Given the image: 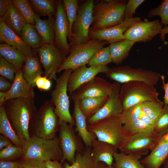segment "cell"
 <instances>
[{
  "instance_id": "680465c9",
  "label": "cell",
  "mask_w": 168,
  "mask_h": 168,
  "mask_svg": "<svg viewBox=\"0 0 168 168\" xmlns=\"http://www.w3.org/2000/svg\"><path fill=\"white\" fill-rule=\"evenodd\" d=\"M7 92L0 91V106L2 105L5 102V97Z\"/></svg>"
},
{
  "instance_id": "d6a6232c",
  "label": "cell",
  "mask_w": 168,
  "mask_h": 168,
  "mask_svg": "<svg viewBox=\"0 0 168 168\" xmlns=\"http://www.w3.org/2000/svg\"><path fill=\"white\" fill-rule=\"evenodd\" d=\"M21 37L26 45L36 50L46 44L34 26L27 22L22 29Z\"/></svg>"
},
{
  "instance_id": "cb8c5ba5",
  "label": "cell",
  "mask_w": 168,
  "mask_h": 168,
  "mask_svg": "<svg viewBox=\"0 0 168 168\" xmlns=\"http://www.w3.org/2000/svg\"><path fill=\"white\" fill-rule=\"evenodd\" d=\"M118 149L109 143L94 139L91 146V152L95 160L109 166H112L114 155L118 152Z\"/></svg>"
},
{
  "instance_id": "6da1fadb",
  "label": "cell",
  "mask_w": 168,
  "mask_h": 168,
  "mask_svg": "<svg viewBox=\"0 0 168 168\" xmlns=\"http://www.w3.org/2000/svg\"><path fill=\"white\" fill-rule=\"evenodd\" d=\"M3 106L6 115L16 134L24 143L30 138L29 125L37 110L34 99L20 97L6 101Z\"/></svg>"
},
{
  "instance_id": "44dd1931",
  "label": "cell",
  "mask_w": 168,
  "mask_h": 168,
  "mask_svg": "<svg viewBox=\"0 0 168 168\" xmlns=\"http://www.w3.org/2000/svg\"><path fill=\"white\" fill-rule=\"evenodd\" d=\"M0 40L15 48L26 57L37 55L36 50L26 45L21 37L9 28L0 18Z\"/></svg>"
},
{
  "instance_id": "6125c7cd",
  "label": "cell",
  "mask_w": 168,
  "mask_h": 168,
  "mask_svg": "<svg viewBox=\"0 0 168 168\" xmlns=\"http://www.w3.org/2000/svg\"><path fill=\"white\" fill-rule=\"evenodd\" d=\"M24 168V167H23L22 166L20 167V168Z\"/></svg>"
},
{
  "instance_id": "52a82bcc",
  "label": "cell",
  "mask_w": 168,
  "mask_h": 168,
  "mask_svg": "<svg viewBox=\"0 0 168 168\" xmlns=\"http://www.w3.org/2000/svg\"><path fill=\"white\" fill-rule=\"evenodd\" d=\"M72 70L64 71L57 78L54 89L51 93V101L54 106L55 112L59 121L66 122L72 126L75 124V120L70 112V101L68 94L67 83Z\"/></svg>"
},
{
  "instance_id": "7c38bea8",
  "label": "cell",
  "mask_w": 168,
  "mask_h": 168,
  "mask_svg": "<svg viewBox=\"0 0 168 168\" xmlns=\"http://www.w3.org/2000/svg\"><path fill=\"white\" fill-rule=\"evenodd\" d=\"M161 135L154 131L130 135L119 149L126 154L146 155L155 147Z\"/></svg>"
},
{
  "instance_id": "681fc988",
  "label": "cell",
  "mask_w": 168,
  "mask_h": 168,
  "mask_svg": "<svg viewBox=\"0 0 168 168\" xmlns=\"http://www.w3.org/2000/svg\"><path fill=\"white\" fill-rule=\"evenodd\" d=\"M21 161H8L0 160V168H19L22 167Z\"/></svg>"
},
{
  "instance_id": "8d00e7d4",
  "label": "cell",
  "mask_w": 168,
  "mask_h": 168,
  "mask_svg": "<svg viewBox=\"0 0 168 168\" xmlns=\"http://www.w3.org/2000/svg\"><path fill=\"white\" fill-rule=\"evenodd\" d=\"M63 1L69 23V37L68 40L69 41L72 36V26L77 17L79 1L77 0H63Z\"/></svg>"
},
{
  "instance_id": "83f0119b",
  "label": "cell",
  "mask_w": 168,
  "mask_h": 168,
  "mask_svg": "<svg viewBox=\"0 0 168 168\" xmlns=\"http://www.w3.org/2000/svg\"><path fill=\"white\" fill-rule=\"evenodd\" d=\"M0 18L9 28L21 36L22 29L27 22L13 3L6 14Z\"/></svg>"
},
{
  "instance_id": "d4e9b609",
  "label": "cell",
  "mask_w": 168,
  "mask_h": 168,
  "mask_svg": "<svg viewBox=\"0 0 168 168\" xmlns=\"http://www.w3.org/2000/svg\"><path fill=\"white\" fill-rule=\"evenodd\" d=\"M22 70L24 78L29 85L34 87L35 86V79L44 73L37 55L26 57Z\"/></svg>"
},
{
  "instance_id": "ab89813d",
  "label": "cell",
  "mask_w": 168,
  "mask_h": 168,
  "mask_svg": "<svg viewBox=\"0 0 168 168\" xmlns=\"http://www.w3.org/2000/svg\"><path fill=\"white\" fill-rule=\"evenodd\" d=\"M24 154L23 148L14 144L3 148L0 151V160L8 161H15L22 158Z\"/></svg>"
},
{
  "instance_id": "ac0fdd59",
  "label": "cell",
  "mask_w": 168,
  "mask_h": 168,
  "mask_svg": "<svg viewBox=\"0 0 168 168\" xmlns=\"http://www.w3.org/2000/svg\"><path fill=\"white\" fill-rule=\"evenodd\" d=\"M114 87V82L111 83L104 79L96 77L79 87L73 94L80 100L87 97L109 96Z\"/></svg>"
},
{
  "instance_id": "f6af8a7d",
  "label": "cell",
  "mask_w": 168,
  "mask_h": 168,
  "mask_svg": "<svg viewBox=\"0 0 168 168\" xmlns=\"http://www.w3.org/2000/svg\"><path fill=\"white\" fill-rule=\"evenodd\" d=\"M17 70L11 63L0 56V74L13 82Z\"/></svg>"
},
{
  "instance_id": "9c48e42d",
  "label": "cell",
  "mask_w": 168,
  "mask_h": 168,
  "mask_svg": "<svg viewBox=\"0 0 168 168\" xmlns=\"http://www.w3.org/2000/svg\"><path fill=\"white\" fill-rule=\"evenodd\" d=\"M105 74L109 79L120 84L140 81L154 86L157 84L161 76L151 70L133 68L128 65L112 67Z\"/></svg>"
},
{
  "instance_id": "91938a15",
  "label": "cell",
  "mask_w": 168,
  "mask_h": 168,
  "mask_svg": "<svg viewBox=\"0 0 168 168\" xmlns=\"http://www.w3.org/2000/svg\"><path fill=\"white\" fill-rule=\"evenodd\" d=\"M163 168H168V156L163 163Z\"/></svg>"
},
{
  "instance_id": "db71d44e",
  "label": "cell",
  "mask_w": 168,
  "mask_h": 168,
  "mask_svg": "<svg viewBox=\"0 0 168 168\" xmlns=\"http://www.w3.org/2000/svg\"><path fill=\"white\" fill-rule=\"evenodd\" d=\"M168 75V72H167ZM161 79L162 81V88L164 90L165 92V94L163 97L164 102V104H166L168 105V82L166 83L165 82V77L163 75H161Z\"/></svg>"
},
{
  "instance_id": "60d3db41",
  "label": "cell",
  "mask_w": 168,
  "mask_h": 168,
  "mask_svg": "<svg viewBox=\"0 0 168 168\" xmlns=\"http://www.w3.org/2000/svg\"><path fill=\"white\" fill-rule=\"evenodd\" d=\"M154 131L162 135L168 131V105L164 104L163 110L154 122Z\"/></svg>"
},
{
  "instance_id": "d6986e66",
  "label": "cell",
  "mask_w": 168,
  "mask_h": 168,
  "mask_svg": "<svg viewBox=\"0 0 168 168\" xmlns=\"http://www.w3.org/2000/svg\"><path fill=\"white\" fill-rule=\"evenodd\" d=\"M120 84L114 82L112 91L103 106L95 114L87 121V124L120 115L123 108L119 99V93L121 88Z\"/></svg>"
},
{
  "instance_id": "8fae6325",
  "label": "cell",
  "mask_w": 168,
  "mask_h": 168,
  "mask_svg": "<svg viewBox=\"0 0 168 168\" xmlns=\"http://www.w3.org/2000/svg\"><path fill=\"white\" fill-rule=\"evenodd\" d=\"M58 139L63 153L61 163L67 161L72 164L75 160L76 153H82L83 148L80 137L76 135L73 126L64 121H58Z\"/></svg>"
},
{
  "instance_id": "bcb514c9",
  "label": "cell",
  "mask_w": 168,
  "mask_h": 168,
  "mask_svg": "<svg viewBox=\"0 0 168 168\" xmlns=\"http://www.w3.org/2000/svg\"><path fill=\"white\" fill-rule=\"evenodd\" d=\"M144 1V0H128L124 11V19L133 17V15L136 13L137 8Z\"/></svg>"
},
{
  "instance_id": "e0dca14e",
  "label": "cell",
  "mask_w": 168,
  "mask_h": 168,
  "mask_svg": "<svg viewBox=\"0 0 168 168\" xmlns=\"http://www.w3.org/2000/svg\"><path fill=\"white\" fill-rule=\"evenodd\" d=\"M110 69L107 65L88 67L84 65L72 70L67 83V90L70 96H72L79 87L95 78L98 74L106 73Z\"/></svg>"
},
{
  "instance_id": "1f68e13d",
  "label": "cell",
  "mask_w": 168,
  "mask_h": 168,
  "mask_svg": "<svg viewBox=\"0 0 168 168\" xmlns=\"http://www.w3.org/2000/svg\"><path fill=\"white\" fill-rule=\"evenodd\" d=\"M142 157L139 155L117 152L114 155V162L112 166L114 168H145L141 162Z\"/></svg>"
},
{
  "instance_id": "7bdbcfd3",
  "label": "cell",
  "mask_w": 168,
  "mask_h": 168,
  "mask_svg": "<svg viewBox=\"0 0 168 168\" xmlns=\"http://www.w3.org/2000/svg\"><path fill=\"white\" fill-rule=\"evenodd\" d=\"M142 112L141 103L124 109L120 114L122 123L125 124L138 119Z\"/></svg>"
},
{
  "instance_id": "be15d7a7",
  "label": "cell",
  "mask_w": 168,
  "mask_h": 168,
  "mask_svg": "<svg viewBox=\"0 0 168 168\" xmlns=\"http://www.w3.org/2000/svg\"><path fill=\"white\" fill-rule=\"evenodd\" d=\"M167 72H168V71H167Z\"/></svg>"
},
{
  "instance_id": "f5cc1de1",
  "label": "cell",
  "mask_w": 168,
  "mask_h": 168,
  "mask_svg": "<svg viewBox=\"0 0 168 168\" xmlns=\"http://www.w3.org/2000/svg\"><path fill=\"white\" fill-rule=\"evenodd\" d=\"M12 144L13 143L9 138L3 135L0 134V150Z\"/></svg>"
},
{
  "instance_id": "836d02e7",
  "label": "cell",
  "mask_w": 168,
  "mask_h": 168,
  "mask_svg": "<svg viewBox=\"0 0 168 168\" xmlns=\"http://www.w3.org/2000/svg\"><path fill=\"white\" fill-rule=\"evenodd\" d=\"M0 133L9 138L13 144L23 148L24 143L11 125L2 105L0 106Z\"/></svg>"
},
{
  "instance_id": "4316f807",
  "label": "cell",
  "mask_w": 168,
  "mask_h": 168,
  "mask_svg": "<svg viewBox=\"0 0 168 168\" xmlns=\"http://www.w3.org/2000/svg\"><path fill=\"white\" fill-rule=\"evenodd\" d=\"M104 163L96 162L91 152V147H86L82 153L77 152L71 165L66 162L65 168H103Z\"/></svg>"
},
{
  "instance_id": "816d5d0a",
  "label": "cell",
  "mask_w": 168,
  "mask_h": 168,
  "mask_svg": "<svg viewBox=\"0 0 168 168\" xmlns=\"http://www.w3.org/2000/svg\"><path fill=\"white\" fill-rule=\"evenodd\" d=\"M12 82L5 77H0V91L7 92L11 88Z\"/></svg>"
},
{
  "instance_id": "7dc6e473",
  "label": "cell",
  "mask_w": 168,
  "mask_h": 168,
  "mask_svg": "<svg viewBox=\"0 0 168 168\" xmlns=\"http://www.w3.org/2000/svg\"><path fill=\"white\" fill-rule=\"evenodd\" d=\"M22 166L24 168H46L45 161L32 159H21L20 161Z\"/></svg>"
},
{
  "instance_id": "9a60e30c",
  "label": "cell",
  "mask_w": 168,
  "mask_h": 168,
  "mask_svg": "<svg viewBox=\"0 0 168 168\" xmlns=\"http://www.w3.org/2000/svg\"><path fill=\"white\" fill-rule=\"evenodd\" d=\"M163 26L159 19L149 21H141L133 25L124 32V38L135 42H148L160 34Z\"/></svg>"
},
{
  "instance_id": "ffe728a7",
  "label": "cell",
  "mask_w": 168,
  "mask_h": 168,
  "mask_svg": "<svg viewBox=\"0 0 168 168\" xmlns=\"http://www.w3.org/2000/svg\"><path fill=\"white\" fill-rule=\"evenodd\" d=\"M150 153L141 160L145 168H160L168 156V131L161 136Z\"/></svg>"
},
{
  "instance_id": "b9f144b4",
  "label": "cell",
  "mask_w": 168,
  "mask_h": 168,
  "mask_svg": "<svg viewBox=\"0 0 168 168\" xmlns=\"http://www.w3.org/2000/svg\"><path fill=\"white\" fill-rule=\"evenodd\" d=\"M159 16L161 22L164 27L168 25V0H162L157 7L151 9L148 13V17Z\"/></svg>"
},
{
  "instance_id": "f907efd6",
  "label": "cell",
  "mask_w": 168,
  "mask_h": 168,
  "mask_svg": "<svg viewBox=\"0 0 168 168\" xmlns=\"http://www.w3.org/2000/svg\"><path fill=\"white\" fill-rule=\"evenodd\" d=\"M12 3V0H0V18L6 14Z\"/></svg>"
},
{
  "instance_id": "f35d334b",
  "label": "cell",
  "mask_w": 168,
  "mask_h": 168,
  "mask_svg": "<svg viewBox=\"0 0 168 168\" xmlns=\"http://www.w3.org/2000/svg\"><path fill=\"white\" fill-rule=\"evenodd\" d=\"M13 3L19 10L26 22L33 26L35 25L34 20L35 12L29 1L27 0H13Z\"/></svg>"
},
{
  "instance_id": "c3c4849f",
  "label": "cell",
  "mask_w": 168,
  "mask_h": 168,
  "mask_svg": "<svg viewBox=\"0 0 168 168\" xmlns=\"http://www.w3.org/2000/svg\"><path fill=\"white\" fill-rule=\"evenodd\" d=\"M51 79L45 76H40L35 79V86L40 90L44 91H49L52 86V82Z\"/></svg>"
},
{
  "instance_id": "30bf717a",
  "label": "cell",
  "mask_w": 168,
  "mask_h": 168,
  "mask_svg": "<svg viewBox=\"0 0 168 168\" xmlns=\"http://www.w3.org/2000/svg\"><path fill=\"white\" fill-rule=\"evenodd\" d=\"M94 2L93 0H86L79 4L77 17L72 26L69 41L71 48L90 40L89 32L92 21Z\"/></svg>"
},
{
  "instance_id": "7a4b0ae2",
  "label": "cell",
  "mask_w": 168,
  "mask_h": 168,
  "mask_svg": "<svg viewBox=\"0 0 168 168\" xmlns=\"http://www.w3.org/2000/svg\"><path fill=\"white\" fill-rule=\"evenodd\" d=\"M127 2L124 0H101L94 4L90 29H102L122 23L125 20L124 13Z\"/></svg>"
},
{
  "instance_id": "484cf974",
  "label": "cell",
  "mask_w": 168,
  "mask_h": 168,
  "mask_svg": "<svg viewBox=\"0 0 168 168\" xmlns=\"http://www.w3.org/2000/svg\"><path fill=\"white\" fill-rule=\"evenodd\" d=\"M54 17V16L50 17L42 20L35 13L34 15L35 25L34 27L46 44L52 45H55L53 26Z\"/></svg>"
},
{
  "instance_id": "4dcf8cb0",
  "label": "cell",
  "mask_w": 168,
  "mask_h": 168,
  "mask_svg": "<svg viewBox=\"0 0 168 168\" xmlns=\"http://www.w3.org/2000/svg\"><path fill=\"white\" fill-rule=\"evenodd\" d=\"M109 96L87 97L79 100L80 108L87 121L103 106Z\"/></svg>"
},
{
  "instance_id": "ee69618b",
  "label": "cell",
  "mask_w": 168,
  "mask_h": 168,
  "mask_svg": "<svg viewBox=\"0 0 168 168\" xmlns=\"http://www.w3.org/2000/svg\"><path fill=\"white\" fill-rule=\"evenodd\" d=\"M124 127L130 135L138 133L154 132V128L153 126L144 124L139 119L124 124Z\"/></svg>"
},
{
  "instance_id": "f546056e",
  "label": "cell",
  "mask_w": 168,
  "mask_h": 168,
  "mask_svg": "<svg viewBox=\"0 0 168 168\" xmlns=\"http://www.w3.org/2000/svg\"><path fill=\"white\" fill-rule=\"evenodd\" d=\"M0 55L17 70L22 69L26 58L16 48L5 43L0 44Z\"/></svg>"
},
{
  "instance_id": "5b68a950",
  "label": "cell",
  "mask_w": 168,
  "mask_h": 168,
  "mask_svg": "<svg viewBox=\"0 0 168 168\" xmlns=\"http://www.w3.org/2000/svg\"><path fill=\"white\" fill-rule=\"evenodd\" d=\"M23 148L24 154L21 159L61 161L63 158L59 139L56 136L51 139L31 136L28 140L24 142Z\"/></svg>"
},
{
  "instance_id": "d590c367",
  "label": "cell",
  "mask_w": 168,
  "mask_h": 168,
  "mask_svg": "<svg viewBox=\"0 0 168 168\" xmlns=\"http://www.w3.org/2000/svg\"><path fill=\"white\" fill-rule=\"evenodd\" d=\"M142 111L154 122L161 112L164 102L158 98L141 103Z\"/></svg>"
},
{
  "instance_id": "3957f363",
  "label": "cell",
  "mask_w": 168,
  "mask_h": 168,
  "mask_svg": "<svg viewBox=\"0 0 168 168\" xmlns=\"http://www.w3.org/2000/svg\"><path fill=\"white\" fill-rule=\"evenodd\" d=\"M87 128L97 140L112 144L118 149L130 135L124 128L120 115L87 124Z\"/></svg>"
},
{
  "instance_id": "e575fe53",
  "label": "cell",
  "mask_w": 168,
  "mask_h": 168,
  "mask_svg": "<svg viewBox=\"0 0 168 168\" xmlns=\"http://www.w3.org/2000/svg\"><path fill=\"white\" fill-rule=\"evenodd\" d=\"M29 2L34 12L39 16H55L57 2L54 0H30Z\"/></svg>"
},
{
  "instance_id": "7402d4cb",
  "label": "cell",
  "mask_w": 168,
  "mask_h": 168,
  "mask_svg": "<svg viewBox=\"0 0 168 168\" xmlns=\"http://www.w3.org/2000/svg\"><path fill=\"white\" fill-rule=\"evenodd\" d=\"M71 96L74 103L73 115L76 126L75 131L78 133L86 147H91L93 141L96 138V136L87 129V120L80 108L78 99L73 94Z\"/></svg>"
},
{
  "instance_id": "f1b7e54d",
  "label": "cell",
  "mask_w": 168,
  "mask_h": 168,
  "mask_svg": "<svg viewBox=\"0 0 168 168\" xmlns=\"http://www.w3.org/2000/svg\"><path fill=\"white\" fill-rule=\"evenodd\" d=\"M135 43L124 39L110 44L109 47L112 62L117 65L120 64L127 58L131 49Z\"/></svg>"
},
{
  "instance_id": "74e56055",
  "label": "cell",
  "mask_w": 168,
  "mask_h": 168,
  "mask_svg": "<svg viewBox=\"0 0 168 168\" xmlns=\"http://www.w3.org/2000/svg\"><path fill=\"white\" fill-rule=\"evenodd\" d=\"M112 62L109 46L103 47L97 51L88 63L89 66L107 65Z\"/></svg>"
},
{
  "instance_id": "2e32d148",
  "label": "cell",
  "mask_w": 168,
  "mask_h": 168,
  "mask_svg": "<svg viewBox=\"0 0 168 168\" xmlns=\"http://www.w3.org/2000/svg\"><path fill=\"white\" fill-rule=\"evenodd\" d=\"M140 17L125 19L121 23L114 26L100 30L89 29V37L91 39H98L107 42L108 44L124 40V32L133 25L141 21Z\"/></svg>"
},
{
  "instance_id": "277c9868",
  "label": "cell",
  "mask_w": 168,
  "mask_h": 168,
  "mask_svg": "<svg viewBox=\"0 0 168 168\" xmlns=\"http://www.w3.org/2000/svg\"><path fill=\"white\" fill-rule=\"evenodd\" d=\"M54 106L50 100H47L37 110L30 122V137L51 139L56 136L58 130V119Z\"/></svg>"
},
{
  "instance_id": "ba28073f",
  "label": "cell",
  "mask_w": 168,
  "mask_h": 168,
  "mask_svg": "<svg viewBox=\"0 0 168 168\" xmlns=\"http://www.w3.org/2000/svg\"><path fill=\"white\" fill-rule=\"evenodd\" d=\"M108 43L98 39H91L86 43L71 48L70 52L58 69L57 73L67 69L72 70L86 65L94 54Z\"/></svg>"
},
{
  "instance_id": "6f0895ef",
  "label": "cell",
  "mask_w": 168,
  "mask_h": 168,
  "mask_svg": "<svg viewBox=\"0 0 168 168\" xmlns=\"http://www.w3.org/2000/svg\"><path fill=\"white\" fill-rule=\"evenodd\" d=\"M168 34V26L164 27L161 30L160 36V38L162 41H164L166 35Z\"/></svg>"
},
{
  "instance_id": "603a6c76",
  "label": "cell",
  "mask_w": 168,
  "mask_h": 168,
  "mask_svg": "<svg viewBox=\"0 0 168 168\" xmlns=\"http://www.w3.org/2000/svg\"><path fill=\"white\" fill-rule=\"evenodd\" d=\"M34 87L29 85L24 78L23 70H17L10 89L7 92L5 102L20 97L34 99Z\"/></svg>"
},
{
  "instance_id": "11a10c76",
  "label": "cell",
  "mask_w": 168,
  "mask_h": 168,
  "mask_svg": "<svg viewBox=\"0 0 168 168\" xmlns=\"http://www.w3.org/2000/svg\"><path fill=\"white\" fill-rule=\"evenodd\" d=\"M45 163L46 168H65L57 161L48 160L45 161Z\"/></svg>"
},
{
  "instance_id": "4fadbf2b",
  "label": "cell",
  "mask_w": 168,
  "mask_h": 168,
  "mask_svg": "<svg viewBox=\"0 0 168 168\" xmlns=\"http://www.w3.org/2000/svg\"><path fill=\"white\" fill-rule=\"evenodd\" d=\"M36 51L44 68V76L56 81L57 78V71L67 56L55 45L47 44Z\"/></svg>"
},
{
  "instance_id": "8992f818",
  "label": "cell",
  "mask_w": 168,
  "mask_h": 168,
  "mask_svg": "<svg viewBox=\"0 0 168 168\" xmlns=\"http://www.w3.org/2000/svg\"><path fill=\"white\" fill-rule=\"evenodd\" d=\"M158 95L154 86L142 82L132 81L121 86L119 96L124 110L145 101L156 100Z\"/></svg>"
},
{
  "instance_id": "5bb4252c",
  "label": "cell",
  "mask_w": 168,
  "mask_h": 168,
  "mask_svg": "<svg viewBox=\"0 0 168 168\" xmlns=\"http://www.w3.org/2000/svg\"><path fill=\"white\" fill-rule=\"evenodd\" d=\"M57 10L54 21L55 46L67 56L71 47L68 39L69 37L68 20L63 1L56 0Z\"/></svg>"
},
{
  "instance_id": "94428289",
  "label": "cell",
  "mask_w": 168,
  "mask_h": 168,
  "mask_svg": "<svg viewBox=\"0 0 168 168\" xmlns=\"http://www.w3.org/2000/svg\"><path fill=\"white\" fill-rule=\"evenodd\" d=\"M103 168H114L112 166H109L104 164L103 167Z\"/></svg>"
},
{
  "instance_id": "9f6ffc18",
  "label": "cell",
  "mask_w": 168,
  "mask_h": 168,
  "mask_svg": "<svg viewBox=\"0 0 168 168\" xmlns=\"http://www.w3.org/2000/svg\"><path fill=\"white\" fill-rule=\"evenodd\" d=\"M139 119L144 124L153 127L154 122L142 111Z\"/></svg>"
}]
</instances>
